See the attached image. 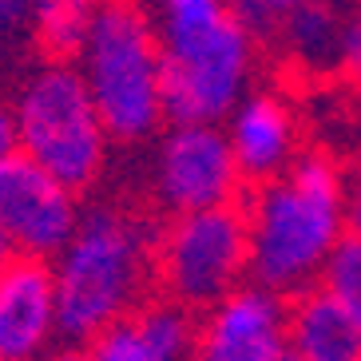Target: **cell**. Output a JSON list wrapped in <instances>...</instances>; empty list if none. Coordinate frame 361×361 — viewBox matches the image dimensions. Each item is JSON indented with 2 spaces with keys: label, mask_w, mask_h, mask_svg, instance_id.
Masks as SVG:
<instances>
[{
  "label": "cell",
  "mask_w": 361,
  "mask_h": 361,
  "mask_svg": "<svg viewBox=\"0 0 361 361\" xmlns=\"http://www.w3.org/2000/svg\"><path fill=\"white\" fill-rule=\"evenodd\" d=\"M250 270L258 286L302 294L322 274L334 243L345 234V187L326 155H302L274 179H262L246 211Z\"/></svg>",
  "instance_id": "cell-1"
},
{
  "label": "cell",
  "mask_w": 361,
  "mask_h": 361,
  "mask_svg": "<svg viewBox=\"0 0 361 361\" xmlns=\"http://www.w3.org/2000/svg\"><path fill=\"white\" fill-rule=\"evenodd\" d=\"M143 274L147 231L111 207L80 211V223L56 250L52 266L60 341L87 345L107 322L128 314L143 294Z\"/></svg>",
  "instance_id": "cell-2"
},
{
  "label": "cell",
  "mask_w": 361,
  "mask_h": 361,
  "mask_svg": "<svg viewBox=\"0 0 361 361\" xmlns=\"http://www.w3.org/2000/svg\"><path fill=\"white\" fill-rule=\"evenodd\" d=\"M75 60H80L87 92L96 99L107 139L139 143L163 123V44L155 24L131 0L96 4Z\"/></svg>",
  "instance_id": "cell-3"
},
{
  "label": "cell",
  "mask_w": 361,
  "mask_h": 361,
  "mask_svg": "<svg viewBox=\"0 0 361 361\" xmlns=\"http://www.w3.org/2000/svg\"><path fill=\"white\" fill-rule=\"evenodd\" d=\"M12 119H16V151L36 159L75 195L99 179L107 159V128L80 68L56 60L28 75V84L12 104Z\"/></svg>",
  "instance_id": "cell-4"
},
{
  "label": "cell",
  "mask_w": 361,
  "mask_h": 361,
  "mask_svg": "<svg viewBox=\"0 0 361 361\" xmlns=\"http://www.w3.org/2000/svg\"><path fill=\"white\" fill-rule=\"evenodd\" d=\"M163 68L159 96L163 119L171 123H219L234 111L246 92L255 40L246 28L223 12L219 20L179 36H159Z\"/></svg>",
  "instance_id": "cell-5"
},
{
  "label": "cell",
  "mask_w": 361,
  "mask_h": 361,
  "mask_svg": "<svg viewBox=\"0 0 361 361\" xmlns=\"http://www.w3.org/2000/svg\"><path fill=\"white\" fill-rule=\"evenodd\" d=\"M155 270L175 302L191 310L214 306L250 270L246 211L234 202H219L179 214L159 238Z\"/></svg>",
  "instance_id": "cell-6"
},
{
  "label": "cell",
  "mask_w": 361,
  "mask_h": 361,
  "mask_svg": "<svg viewBox=\"0 0 361 361\" xmlns=\"http://www.w3.org/2000/svg\"><path fill=\"white\" fill-rule=\"evenodd\" d=\"M243 171L219 123H171L155 147V195L167 211L187 214L234 202Z\"/></svg>",
  "instance_id": "cell-7"
},
{
  "label": "cell",
  "mask_w": 361,
  "mask_h": 361,
  "mask_svg": "<svg viewBox=\"0 0 361 361\" xmlns=\"http://www.w3.org/2000/svg\"><path fill=\"white\" fill-rule=\"evenodd\" d=\"M0 223L8 231L16 255L56 258L80 223L75 191L48 175L24 151L0 159Z\"/></svg>",
  "instance_id": "cell-8"
},
{
  "label": "cell",
  "mask_w": 361,
  "mask_h": 361,
  "mask_svg": "<svg viewBox=\"0 0 361 361\" xmlns=\"http://www.w3.org/2000/svg\"><path fill=\"white\" fill-rule=\"evenodd\" d=\"M199 353L207 361H282L290 357V306L270 286H234L199 326Z\"/></svg>",
  "instance_id": "cell-9"
},
{
  "label": "cell",
  "mask_w": 361,
  "mask_h": 361,
  "mask_svg": "<svg viewBox=\"0 0 361 361\" xmlns=\"http://www.w3.org/2000/svg\"><path fill=\"white\" fill-rule=\"evenodd\" d=\"M60 338L48 258L12 255L0 266V361H32Z\"/></svg>",
  "instance_id": "cell-10"
},
{
  "label": "cell",
  "mask_w": 361,
  "mask_h": 361,
  "mask_svg": "<svg viewBox=\"0 0 361 361\" xmlns=\"http://www.w3.org/2000/svg\"><path fill=\"white\" fill-rule=\"evenodd\" d=\"M278 40L310 75H361V0H298Z\"/></svg>",
  "instance_id": "cell-11"
},
{
  "label": "cell",
  "mask_w": 361,
  "mask_h": 361,
  "mask_svg": "<svg viewBox=\"0 0 361 361\" xmlns=\"http://www.w3.org/2000/svg\"><path fill=\"white\" fill-rule=\"evenodd\" d=\"M96 361H179L199 353V326L191 306L183 302H155V306L119 314L87 341Z\"/></svg>",
  "instance_id": "cell-12"
},
{
  "label": "cell",
  "mask_w": 361,
  "mask_h": 361,
  "mask_svg": "<svg viewBox=\"0 0 361 361\" xmlns=\"http://www.w3.org/2000/svg\"><path fill=\"white\" fill-rule=\"evenodd\" d=\"M226 119H231L226 139H231L243 179L262 183L290 167V159H294V119L274 96L238 99Z\"/></svg>",
  "instance_id": "cell-13"
},
{
  "label": "cell",
  "mask_w": 361,
  "mask_h": 361,
  "mask_svg": "<svg viewBox=\"0 0 361 361\" xmlns=\"http://www.w3.org/2000/svg\"><path fill=\"white\" fill-rule=\"evenodd\" d=\"M290 357L357 361L361 329L326 286H306L290 306Z\"/></svg>",
  "instance_id": "cell-14"
},
{
  "label": "cell",
  "mask_w": 361,
  "mask_h": 361,
  "mask_svg": "<svg viewBox=\"0 0 361 361\" xmlns=\"http://www.w3.org/2000/svg\"><path fill=\"white\" fill-rule=\"evenodd\" d=\"M92 12H96V0H28L36 36H40L44 52L56 56V60H68V56L80 52Z\"/></svg>",
  "instance_id": "cell-15"
},
{
  "label": "cell",
  "mask_w": 361,
  "mask_h": 361,
  "mask_svg": "<svg viewBox=\"0 0 361 361\" xmlns=\"http://www.w3.org/2000/svg\"><path fill=\"white\" fill-rule=\"evenodd\" d=\"M318 286H326L329 294L338 298L345 314L357 322L361 329V234L350 231L341 234L329 258L322 262V274H318Z\"/></svg>",
  "instance_id": "cell-16"
},
{
  "label": "cell",
  "mask_w": 361,
  "mask_h": 361,
  "mask_svg": "<svg viewBox=\"0 0 361 361\" xmlns=\"http://www.w3.org/2000/svg\"><path fill=\"white\" fill-rule=\"evenodd\" d=\"M155 12H159L155 32L179 36V32H191V28H202V24L219 20L226 12V4L223 0H155Z\"/></svg>",
  "instance_id": "cell-17"
},
{
  "label": "cell",
  "mask_w": 361,
  "mask_h": 361,
  "mask_svg": "<svg viewBox=\"0 0 361 361\" xmlns=\"http://www.w3.org/2000/svg\"><path fill=\"white\" fill-rule=\"evenodd\" d=\"M223 4L250 40H278V28L286 20V8L278 0H223Z\"/></svg>",
  "instance_id": "cell-18"
},
{
  "label": "cell",
  "mask_w": 361,
  "mask_h": 361,
  "mask_svg": "<svg viewBox=\"0 0 361 361\" xmlns=\"http://www.w3.org/2000/svg\"><path fill=\"white\" fill-rule=\"evenodd\" d=\"M24 20H28V0H0V36L20 28Z\"/></svg>",
  "instance_id": "cell-19"
},
{
  "label": "cell",
  "mask_w": 361,
  "mask_h": 361,
  "mask_svg": "<svg viewBox=\"0 0 361 361\" xmlns=\"http://www.w3.org/2000/svg\"><path fill=\"white\" fill-rule=\"evenodd\" d=\"M345 226L361 234V171L350 179V187H345Z\"/></svg>",
  "instance_id": "cell-20"
},
{
  "label": "cell",
  "mask_w": 361,
  "mask_h": 361,
  "mask_svg": "<svg viewBox=\"0 0 361 361\" xmlns=\"http://www.w3.org/2000/svg\"><path fill=\"white\" fill-rule=\"evenodd\" d=\"M16 151V119H12V107L0 99V159Z\"/></svg>",
  "instance_id": "cell-21"
},
{
  "label": "cell",
  "mask_w": 361,
  "mask_h": 361,
  "mask_svg": "<svg viewBox=\"0 0 361 361\" xmlns=\"http://www.w3.org/2000/svg\"><path fill=\"white\" fill-rule=\"evenodd\" d=\"M16 255V246H12V238H8V231H4V223H0V266L8 262V258Z\"/></svg>",
  "instance_id": "cell-22"
},
{
  "label": "cell",
  "mask_w": 361,
  "mask_h": 361,
  "mask_svg": "<svg viewBox=\"0 0 361 361\" xmlns=\"http://www.w3.org/2000/svg\"><path fill=\"white\" fill-rule=\"evenodd\" d=\"M278 4H282V8L290 12V8H294V4H298V0H278Z\"/></svg>",
  "instance_id": "cell-23"
}]
</instances>
